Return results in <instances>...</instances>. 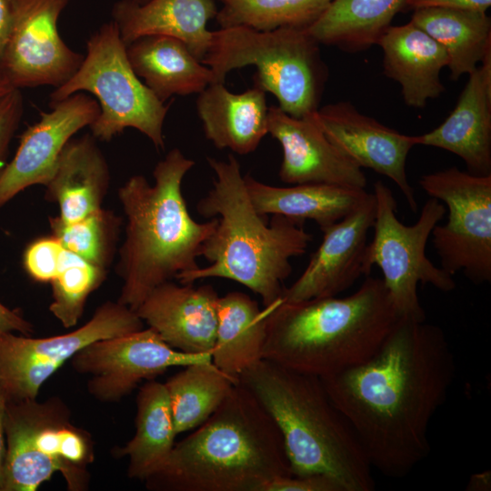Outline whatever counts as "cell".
I'll list each match as a JSON object with an SVG mask.
<instances>
[{
    "label": "cell",
    "mask_w": 491,
    "mask_h": 491,
    "mask_svg": "<svg viewBox=\"0 0 491 491\" xmlns=\"http://www.w3.org/2000/svg\"><path fill=\"white\" fill-rule=\"evenodd\" d=\"M6 403L7 400L5 396L0 391V491H2L3 486V473L5 456V436L4 428V418Z\"/></svg>",
    "instance_id": "41"
},
{
    "label": "cell",
    "mask_w": 491,
    "mask_h": 491,
    "mask_svg": "<svg viewBox=\"0 0 491 491\" xmlns=\"http://www.w3.org/2000/svg\"><path fill=\"white\" fill-rule=\"evenodd\" d=\"M267 308L262 358L320 378L369 358L401 318L382 278L370 276L346 297Z\"/></svg>",
    "instance_id": "5"
},
{
    "label": "cell",
    "mask_w": 491,
    "mask_h": 491,
    "mask_svg": "<svg viewBox=\"0 0 491 491\" xmlns=\"http://www.w3.org/2000/svg\"><path fill=\"white\" fill-rule=\"evenodd\" d=\"M135 75L162 101L173 95L199 94L215 83L212 70L180 40L167 35H145L126 45Z\"/></svg>",
    "instance_id": "25"
},
{
    "label": "cell",
    "mask_w": 491,
    "mask_h": 491,
    "mask_svg": "<svg viewBox=\"0 0 491 491\" xmlns=\"http://www.w3.org/2000/svg\"><path fill=\"white\" fill-rule=\"evenodd\" d=\"M65 248L53 235L31 243L24 254L28 275L38 282H51L57 275Z\"/></svg>",
    "instance_id": "35"
},
{
    "label": "cell",
    "mask_w": 491,
    "mask_h": 491,
    "mask_svg": "<svg viewBox=\"0 0 491 491\" xmlns=\"http://www.w3.org/2000/svg\"><path fill=\"white\" fill-rule=\"evenodd\" d=\"M268 308L242 292H229L217 300L213 364L226 375L238 376L262 359Z\"/></svg>",
    "instance_id": "27"
},
{
    "label": "cell",
    "mask_w": 491,
    "mask_h": 491,
    "mask_svg": "<svg viewBox=\"0 0 491 491\" xmlns=\"http://www.w3.org/2000/svg\"><path fill=\"white\" fill-rule=\"evenodd\" d=\"M414 11L410 21L446 50L451 79L471 74L491 53V20L486 12L445 7Z\"/></svg>",
    "instance_id": "28"
},
{
    "label": "cell",
    "mask_w": 491,
    "mask_h": 491,
    "mask_svg": "<svg viewBox=\"0 0 491 491\" xmlns=\"http://www.w3.org/2000/svg\"><path fill=\"white\" fill-rule=\"evenodd\" d=\"M405 5L411 9L445 7L486 12L491 0H406Z\"/></svg>",
    "instance_id": "38"
},
{
    "label": "cell",
    "mask_w": 491,
    "mask_h": 491,
    "mask_svg": "<svg viewBox=\"0 0 491 491\" xmlns=\"http://www.w3.org/2000/svg\"><path fill=\"white\" fill-rule=\"evenodd\" d=\"M220 28L247 26L256 30L307 28L332 0H219Z\"/></svg>",
    "instance_id": "32"
},
{
    "label": "cell",
    "mask_w": 491,
    "mask_h": 491,
    "mask_svg": "<svg viewBox=\"0 0 491 491\" xmlns=\"http://www.w3.org/2000/svg\"><path fill=\"white\" fill-rule=\"evenodd\" d=\"M455 109L434 130L416 135V145L459 156L467 172L491 175V53L468 75Z\"/></svg>",
    "instance_id": "20"
},
{
    "label": "cell",
    "mask_w": 491,
    "mask_h": 491,
    "mask_svg": "<svg viewBox=\"0 0 491 491\" xmlns=\"http://www.w3.org/2000/svg\"><path fill=\"white\" fill-rule=\"evenodd\" d=\"M71 0H9L11 27L0 71L15 89L66 83L85 55L59 35L57 23Z\"/></svg>",
    "instance_id": "14"
},
{
    "label": "cell",
    "mask_w": 491,
    "mask_h": 491,
    "mask_svg": "<svg viewBox=\"0 0 491 491\" xmlns=\"http://www.w3.org/2000/svg\"><path fill=\"white\" fill-rule=\"evenodd\" d=\"M134 1H135L136 3H139V4H144V3H146L149 0H134Z\"/></svg>",
    "instance_id": "44"
},
{
    "label": "cell",
    "mask_w": 491,
    "mask_h": 491,
    "mask_svg": "<svg viewBox=\"0 0 491 491\" xmlns=\"http://www.w3.org/2000/svg\"><path fill=\"white\" fill-rule=\"evenodd\" d=\"M419 185L448 209L446 225L431 232L440 267L451 276L462 272L475 285L490 283L491 175L453 166L422 175Z\"/></svg>",
    "instance_id": "11"
},
{
    "label": "cell",
    "mask_w": 491,
    "mask_h": 491,
    "mask_svg": "<svg viewBox=\"0 0 491 491\" xmlns=\"http://www.w3.org/2000/svg\"><path fill=\"white\" fill-rule=\"evenodd\" d=\"M263 491H343L337 482L323 475L281 476Z\"/></svg>",
    "instance_id": "37"
},
{
    "label": "cell",
    "mask_w": 491,
    "mask_h": 491,
    "mask_svg": "<svg viewBox=\"0 0 491 491\" xmlns=\"http://www.w3.org/2000/svg\"><path fill=\"white\" fill-rule=\"evenodd\" d=\"M11 27V10L9 0H0V66Z\"/></svg>",
    "instance_id": "40"
},
{
    "label": "cell",
    "mask_w": 491,
    "mask_h": 491,
    "mask_svg": "<svg viewBox=\"0 0 491 491\" xmlns=\"http://www.w3.org/2000/svg\"><path fill=\"white\" fill-rule=\"evenodd\" d=\"M24 113L20 89H14L0 101V174L6 165L12 138Z\"/></svg>",
    "instance_id": "36"
},
{
    "label": "cell",
    "mask_w": 491,
    "mask_h": 491,
    "mask_svg": "<svg viewBox=\"0 0 491 491\" xmlns=\"http://www.w3.org/2000/svg\"><path fill=\"white\" fill-rule=\"evenodd\" d=\"M406 0H332L306 30L319 44L356 52L376 45Z\"/></svg>",
    "instance_id": "30"
},
{
    "label": "cell",
    "mask_w": 491,
    "mask_h": 491,
    "mask_svg": "<svg viewBox=\"0 0 491 491\" xmlns=\"http://www.w3.org/2000/svg\"><path fill=\"white\" fill-rule=\"evenodd\" d=\"M110 173L92 135L71 138L63 148L46 187L45 196L57 203L58 217L71 223L101 209Z\"/></svg>",
    "instance_id": "24"
},
{
    "label": "cell",
    "mask_w": 491,
    "mask_h": 491,
    "mask_svg": "<svg viewBox=\"0 0 491 491\" xmlns=\"http://www.w3.org/2000/svg\"><path fill=\"white\" fill-rule=\"evenodd\" d=\"M255 209L263 215H282L305 223L314 221L324 230L359 205L367 196L366 189L327 184H299L275 186L244 175Z\"/></svg>",
    "instance_id": "26"
},
{
    "label": "cell",
    "mask_w": 491,
    "mask_h": 491,
    "mask_svg": "<svg viewBox=\"0 0 491 491\" xmlns=\"http://www.w3.org/2000/svg\"><path fill=\"white\" fill-rule=\"evenodd\" d=\"M217 10L215 0H119L111 15L125 45L145 35H167L182 41L202 61L211 41L207 25Z\"/></svg>",
    "instance_id": "21"
},
{
    "label": "cell",
    "mask_w": 491,
    "mask_h": 491,
    "mask_svg": "<svg viewBox=\"0 0 491 491\" xmlns=\"http://www.w3.org/2000/svg\"><path fill=\"white\" fill-rule=\"evenodd\" d=\"M135 425V435L117 453L128 457V477L145 481L165 462L177 436L163 383L151 379L139 388Z\"/></svg>",
    "instance_id": "29"
},
{
    "label": "cell",
    "mask_w": 491,
    "mask_h": 491,
    "mask_svg": "<svg viewBox=\"0 0 491 491\" xmlns=\"http://www.w3.org/2000/svg\"><path fill=\"white\" fill-rule=\"evenodd\" d=\"M376 215L374 236L367 244L365 270L369 276L374 266L383 274V283L401 317L425 321L426 314L417 295L418 284L431 285L443 292L453 291V276L435 266L426 256V246L435 225L446 208L430 197L417 221L406 225L396 216L397 205L392 191L381 181L374 185Z\"/></svg>",
    "instance_id": "10"
},
{
    "label": "cell",
    "mask_w": 491,
    "mask_h": 491,
    "mask_svg": "<svg viewBox=\"0 0 491 491\" xmlns=\"http://www.w3.org/2000/svg\"><path fill=\"white\" fill-rule=\"evenodd\" d=\"M142 328L135 311L107 301L85 325L66 334L35 338L0 329V391L7 402L37 398L43 385L80 349Z\"/></svg>",
    "instance_id": "12"
},
{
    "label": "cell",
    "mask_w": 491,
    "mask_h": 491,
    "mask_svg": "<svg viewBox=\"0 0 491 491\" xmlns=\"http://www.w3.org/2000/svg\"><path fill=\"white\" fill-rule=\"evenodd\" d=\"M0 329L31 336L34 326L16 309H10L0 302Z\"/></svg>",
    "instance_id": "39"
},
{
    "label": "cell",
    "mask_w": 491,
    "mask_h": 491,
    "mask_svg": "<svg viewBox=\"0 0 491 491\" xmlns=\"http://www.w3.org/2000/svg\"><path fill=\"white\" fill-rule=\"evenodd\" d=\"M468 486L473 490H486L490 486V473L485 472L472 476Z\"/></svg>",
    "instance_id": "42"
},
{
    "label": "cell",
    "mask_w": 491,
    "mask_h": 491,
    "mask_svg": "<svg viewBox=\"0 0 491 491\" xmlns=\"http://www.w3.org/2000/svg\"><path fill=\"white\" fill-rule=\"evenodd\" d=\"M120 222L116 215L102 208L71 223L62 221L58 215L49 218L52 235L65 249L105 270L111 261Z\"/></svg>",
    "instance_id": "33"
},
{
    "label": "cell",
    "mask_w": 491,
    "mask_h": 491,
    "mask_svg": "<svg viewBox=\"0 0 491 491\" xmlns=\"http://www.w3.org/2000/svg\"><path fill=\"white\" fill-rule=\"evenodd\" d=\"M2 491H35L60 474L69 491L89 488L95 460L92 436L72 422L59 396L6 403Z\"/></svg>",
    "instance_id": "8"
},
{
    "label": "cell",
    "mask_w": 491,
    "mask_h": 491,
    "mask_svg": "<svg viewBox=\"0 0 491 491\" xmlns=\"http://www.w3.org/2000/svg\"><path fill=\"white\" fill-rule=\"evenodd\" d=\"M237 381L276 424L293 476H326L343 491L374 490L372 466L320 377L262 358Z\"/></svg>",
    "instance_id": "6"
},
{
    "label": "cell",
    "mask_w": 491,
    "mask_h": 491,
    "mask_svg": "<svg viewBox=\"0 0 491 491\" xmlns=\"http://www.w3.org/2000/svg\"><path fill=\"white\" fill-rule=\"evenodd\" d=\"M214 172L213 186L199 200L197 212L217 218L205 241L201 256L210 265L182 273L181 284L225 278L257 294L265 308L281 300L285 281L292 273L291 259L304 255L313 236L303 223L274 215L270 223L254 207L237 159L206 158Z\"/></svg>",
    "instance_id": "2"
},
{
    "label": "cell",
    "mask_w": 491,
    "mask_h": 491,
    "mask_svg": "<svg viewBox=\"0 0 491 491\" xmlns=\"http://www.w3.org/2000/svg\"><path fill=\"white\" fill-rule=\"evenodd\" d=\"M212 361V354L192 355L168 346L151 327L94 341L70 360L74 370L87 376L88 393L113 403L129 395L143 380L168 368Z\"/></svg>",
    "instance_id": "13"
},
{
    "label": "cell",
    "mask_w": 491,
    "mask_h": 491,
    "mask_svg": "<svg viewBox=\"0 0 491 491\" xmlns=\"http://www.w3.org/2000/svg\"><path fill=\"white\" fill-rule=\"evenodd\" d=\"M14 88L4 74L0 71V101L6 96Z\"/></svg>",
    "instance_id": "43"
},
{
    "label": "cell",
    "mask_w": 491,
    "mask_h": 491,
    "mask_svg": "<svg viewBox=\"0 0 491 491\" xmlns=\"http://www.w3.org/2000/svg\"><path fill=\"white\" fill-rule=\"evenodd\" d=\"M50 107L22 134L14 157L0 174V208L27 187L45 185L65 145L100 113L98 102L82 92Z\"/></svg>",
    "instance_id": "16"
},
{
    "label": "cell",
    "mask_w": 491,
    "mask_h": 491,
    "mask_svg": "<svg viewBox=\"0 0 491 491\" xmlns=\"http://www.w3.org/2000/svg\"><path fill=\"white\" fill-rule=\"evenodd\" d=\"M237 383L212 361L195 363L164 383L177 435L198 427L222 404Z\"/></svg>",
    "instance_id": "31"
},
{
    "label": "cell",
    "mask_w": 491,
    "mask_h": 491,
    "mask_svg": "<svg viewBox=\"0 0 491 491\" xmlns=\"http://www.w3.org/2000/svg\"><path fill=\"white\" fill-rule=\"evenodd\" d=\"M106 270L65 249L60 268L52 285L49 310L65 328L81 318L88 296L105 280Z\"/></svg>",
    "instance_id": "34"
},
{
    "label": "cell",
    "mask_w": 491,
    "mask_h": 491,
    "mask_svg": "<svg viewBox=\"0 0 491 491\" xmlns=\"http://www.w3.org/2000/svg\"><path fill=\"white\" fill-rule=\"evenodd\" d=\"M86 55L76 73L50 94V105L86 91L100 113L91 135L110 141L126 128L145 135L156 149L165 148L164 123L169 105L162 102L134 72L114 21L103 24L86 42Z\"/></svg>",
    "instance_id": "9"
},
{
    "label": "cell",
    "mask_w": 491,
    "mask_h": 491,
    "mask_svg": "<svg viewBox=\"0 0 491 491\" xmlns=\"http://www.w3.org/2000/svg\"><path fill=\"white\" fill-rule=\"evenodd\" d=\"M326 136L360 168H369L387 176L405 196L409 209L418 205L406 175V159L416 145V135H407L361 114L350 102H338L312 114Z\"/></svg>",
    "instance_id": "15"
},
{
    "label": "cell",
    "mask_w": 491,
    "mask_h": 491,
    "mask_svg": "<svg viewBox=\"0 0 491 491\" xmlns=\"http://www.w3.org/2000/svg\"><path fill=\"white\" fill-rule=\"evenodd\" d=\"M312 114L297 118L278 105L268 107V134L282 148L281 181L366 189L362 168L326 136Z\"/></svg>",
    "instance_id": "18"
},
{
    "label": "cell",
    "mask_w": 491,
    "mask_h": 491,
    "mask_svg": "<svg viewBox=\"0 0 491 491\" xmlns=\"http://www.w3.org/2000/svg\"><path fill=\"white\" fill-rule=\"evenodd\" d=\"M194 165L174 148L155 166L154 185L135 175L118 189L126 225L117 301L134 311L155 287L199 267L203 245L216 226V217L197 222L186 206L182 183Z\"/></svg>",
    "instance_id": "4"
},
{
    "label": "cell",
    "mask_w": 491,
    "mask_h": 491,
    "mask_svg": "<svg viewBox=\"0 0 491 491\" xmlns=\"http://www.w3.org/2000/svg\"><path fill=\"white\" fill-rule=\"evenodd\" d=\"M293 476L280 432L241 384L196 429L175 444L144 482L150 491H263Z\"/></svg>",
    "instance_id": "3"
},
{
    "label": "cell",
    "mask_w": 491,
    "mask_h": 491,
    "mask_svg": "<svg viewBox=\"0 0 491 491\" xmlns=\"http://www.w3.org/2000/svg\"><path fill=\"white\" fill-rule=\"evenodd\" d=\"M455 376L443 329L401 317L369 358L321 379L372 468L403 477L430 453L429 426Z\"/></svg>",
    "instance_id": "1"
},
{
    "label": "cell",
    "mask_w": 491,
    "mask_h": 491,
    "mask_svg": "<svg viewBox=\"0 0 491 491\" xmlns=\"http://www.w3.org/2000/svg\"><path fill=\"white\" fill-rule=\"evenodd\" d=\"M196 111L205 137L218 149L254 152L268 134L266 92L254 85L242 93L213 83L198 94Z\"/></svg>",
    "instance_id": "23"
},
{
    "label": "cell",
    "mask_w": 491,
    "mask_h": 491,
    "mask_svg": "<svg viewBox=\"0 0 491 491\" xmlns=\"http://www.w3.org/2000/svg\"><path fill=\"white\" fill-rule=\"evenodd\" d=\"M218 294L211 285L165 282L155 287L135 313L171 347L192 355L212 354Z\"/></svg>",
    "instance_id": "19"
},
{
    "label": "cell",
    "mask_w": 491,
    "mask_h": 491,
    "mask_svg": "<svg viewBox=\"0 0 491 491\" xmlns=\"http://www.w3.org/2000/svg\"><path fill=\"white\" fill-rule=\"evenodd\" d=\"M376 45L383 50L385 75L401 85L408 106L422 108L428 99L436 98L445 91L440 72L448 65L447 54L411 21L387 27Z\"/></svg>",
    "instance_id": "22"
},
{
    "label": "cell",
    "mask_w": 491,
    "mask_h": 491,
    "mask_svg": "<svg viewBox=\"0 0 491 491\" xmlns=\"http://www.w3.org/2000/svg\"><path fill=\"white\" fill-rule=\"evenodd\" d=\"M375 215L376 198L368 193L354 210L322 230L321 244L301 276L285 288L281 301L337 296L361 276H366L365 255Z\"/></svg>",
    "instance_id": "17"
},
{
    "label": "cell",
    "mask_w": 491,
    "mask_h": 491,
    "mask_svg": "<svg viewBox=\"0 0 491 491\" xmlns=\"http://www.w3.org/2000/svg\"><path fill=\"white\" fill-rule=\"evenodd\" d=\"M319 45L306 28L223 27L212 31L201 62L212 70L215 83L224 84L229 72L256 66L255 85L276 96L284 112L302 118L319 108L326 79Z\"/></svg>",
    "instance_id": "7"
}]
</instances>
